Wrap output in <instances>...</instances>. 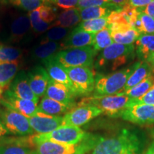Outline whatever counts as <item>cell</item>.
<instances>
[{"instance_id":"cell-2","label":"cell","mask_w":154,"mask_h":154,"mask_svg":"<svg viewBox=\"0 0 154 154\" xmlns=\"http://www.w3.org/2000/svg\"><path fill=\"white\" fill-rule=\"evenodd\" d=\"M134 57L135 46L134 44L124 45L113 43L102 50L97 57L94 66L99 74L103 72L109 74L132 61Z\"/></svg>"},{"instance_id":"cell-5","label":"cell","mask_w":154,"mask_h":154,"mask_svg":"<svg viewBox=\"0 0 154 154\" xmlns=\"http://www.w3.org/2000/svg\"><path fill=\"white\" fill-rule=\"evenodd\" d=\"M99 139V137L88 134L82 142L76 145L42 141L36 144L32 154H85L94 149Z\"/></svg>"},{"instance_id":"cell-26","label":"cell","mask_w":154,"mask_h":154,"mask_svg":"<svg viewBox=\"0 0 154 154\" xmlns=\"http://www.w3.org/2000/svg\"><path fill=\"white\" fill-rule=\"evenodd\" d=\"M31 27L29 17L27 15L20 16L15 19L11 25V38L18 40L27 33Z\"/></svg>"},{"instance_id":"cell-12","label":"cell","mask_w":154,"mask_h":154,"mask_svg":"<svg viewBox=\"0 0 154 154\" xmlns=\"http://www.w3.org/2000/svg\"><path fill=\"white\" fill-rule=\"evenodd\" d=\"M0 103L2 106L12 109L27 118L34 116L37 113V103L29 100L20 99L11 93L9 89L6 90L4 93Z\"/></svg>"},{"instance_id":"cell-6","label":"cell","mask_w":154,"mask_h":154,"mask_svg":"<svg viewBox=\"0 0 154 154\" xmlns=\"http://www.w3.org/2000/svg\"><path fill=\"white\" fill-rule=\"evenodd\" d=\"M87 133L79 127L61 126L47 134H37L30 136L33 149L36 143L42 141H51L67 145L79 143L87 136Z\"/></svg>"},{"instance_id":"cell-42","label":"cell","mask_w":154,"mask_h":154,"mask_svg":"<svg viewBox=\"0 0 154 154\" xmlns=\"http://www.w3.org/2000/svg\"><path fill=\"white\" fill-rule=\"evenodd\" d=\"M139 12L144 13V14L149 15L154 19V0L151 2V3L146 5V7H141V8L137 9Z\"/></svg>"},{"instance_id":"cell-22","label":"cell","mask_w":154,"mask_h":154,"mask_svg":"<svg viewBox=\"0 0 154 154\" xmlns=\"http://www.w3.org/2000/svg\"><path fill=\"white\" fill-rule=\"evenodd\" d=\"M71 109L60 102L44 96L37 106V112L51 116H59L67 113Z\"/></svg>"},{"instance_id":"cell-29","label":"cell","mask_w":154,"mask_h":154,"mask_svg":"<svg viewBox=\"0 0 154 154\" xmlns=\"http://www.w3.org/2000/svg\"><path fill=\"white\" fill-rule=\"evenodd\" d=\"M108 19L107 17L103 18L91 19V20L83 21L80 24H79L77 28L81 30L85 31L88 33L96 34L103 29L108 27Z\"/></svg>"},{"instance_id":"cell-16","label":"cell","mask_w":154,"mask_h":154,"mask_svg":"<svg viewBox=\"0 0 154 154\" xmlns=\"http://www.w3.org/2000/svg\"><path fill=\"white\" fill-rule=\"evenodd\" d=\"M114 43L131 45L136 42L140 33L130 25L124 24H111L108 25Z\"/></svg>"},{"instance_id":"cell-27","label":"cell","mask_w":154,"mask_h":154,"mask_svg":"<svg viewBox=\"0 0 154 154\" xmlns=\"http://www.w3.org/2000/svg\"><path fill=\"white\" fill-rule=\"evenodd\" d=\"M154 86V76H151L146 79L142 81L137 85L132 87L127 91L120 93V94H124L131 99H136L143 96L146 94L151 88Z\"/></svg>"},{"instance_id":"cell-43","label":"cell","mask_w":154,"mask_h":154,"mask_svg":"<svg viewBox=\"0 0 154 154\" xmlns=\"http://www.w3.org/2000/svg\"><path fill=\"white\" fill-rule=\"evenodd\" d=\"M11 133L7 129L3 123L0 121V138H4L6 136H8Z\"/></svg>"},{"instance_id":"cell-32","label":"cell","mask_w":154,"mask_h":154,"mask_svg":"<svg viewBox=\"0 0 154 154\" xmlns=\"http://www.w3.org/2000/svg\"><path fill=\"white\" fill-rule=\"evenodd\" d=\"M22 51L18 48L0 45V63L19 61Z\"/></svg>"},{"instance_id":"cell-10","label":"cell","mask_w":154,"mask_h":154,"mask_svg":"<svg viewBox=\"0 0 154 154\" xmlns=\"http://www.w3.org/2000/svg\"><path fill=\"white\" fill-rule=\"evenodd\" d=\"M100 109L92 106H77L63 116V126L79 127L101 114Z\"/></svg>"},{"instance_id":"cell-14","label":"cell","mask_w":154,"mask_h":154,"mask_svg":"<svg viewBox=\"0 0 154 154\" xmlns=\"http://www.w3.org/2000/svg\"><path fill=\"white\" fill-rule=\"evenodd\" d=\"M50 99L60 102L72 109L75 106V95L69 88L50 79L45 95Z\"/></svg>"},{"instance_id":"cell-4","label":"cell","mask_w":154,"mask_h":154,"mask_svg":"<svg viewBox=\"0 0 154 154\" xmlns=\"http://www.w3.org/2000/svg\"><path fill=\"white\" fill-rule=\"evenodd\" d=\"M132 99L124 94L92 96L84 98L78 106H92L100 109L102 113L113 117L121 116V113L131 105Z\"/></svg>"},{"instance_id":"cell-44","label":"cell","mask_w":154,"mask_h":154,"mask_svg":"<svg viewBox=\"0 0 154 154\" xmlns=\"http://www.w3.org/2000/svg\"><path fill=\"white\" fill-rule=\"evenodd\" d=\"M128 0H111V2L121 7V8H122L124 5H126L128 3Z\"/></svg>"},{"instance_id":"cell-35","label":"cell","mask_w":154,"mask_h":154,"mask_svg":"<svg viewBox=\"0 0 154 154\" xmlns=\"http://www.w3.org/2000/svg\"><path fill=\"white\" fill-rule=\"evenodd\" d=\"M91 7H108L113 10H119L121 7L111 2V0H79L77 9H82Z\"/></svg>"},{"instance_id":"cell-8","label":"cell","mask_w":154,"mask_h":154,"mask_svg":"<svg viewBox=\"0 0 154 154\" xmlns=\"http://www.w3.org/2000/svg\"><path fill=\"white\" fill-rule=\"evenodd\" d=\"M75 96H88L94 91L95 76L91 68L84 66L66 68Z\"/></svg>"},{"instance_id":"cell-1","label":"cell","mask_w":154,"mask_h":154,"mask_svg":"<svg viewBox=\"0 0 154 154\" xmlns=\"http://www.w3.org/2000/svg\"><path fill=\"white\" fill-rule=\"evenodd\" d=\"M142 141L137 134L123 129L109 138H101L91 154H140Z\"/></svg>"},{"instance_id":"cell-30","label":"cell","mask_w":154,"mask_h":154,"mask_svg":"<svg viewBox=\"0 0 154 154\" xmlns=\"http://www.w3.org/2000/svg\"><path fill=\"white\" fill-rule=\"evenodd\" d=\"M113 43V41L111 38V31L109 28L106 27L95 34L92 46H93L94 50L99 52V51L106 49Z\"/></svg>"},{"instance_id":"cell-9","label":"cell","mask_w":154,"mask_h":154,"mask_svg":"<svg viewBox=\"0 0 154 154\" xmlns=\"http://www.w3.org/2000/svg\"><path fill=\"white\" fill-rule=\"evenodd\" d=\"M0 121L11 134L28 136L34 134L27 117L7 107L0 108Z\"/></svg>"},{"instance_id":"cell-45","label":"cell","mask_w":154,"mask_h":154,"mask_svg":"<svg viewBox=\"0 0 154 154\" xmlns=\"http://www.w3.org/2000/svg\"><path fill=\"white\" fill-rule=\"evenodd\" d=\"M145 154H154V141L151 144L149 149L146 151Z\"/></svg>"},{"instance_id":"cell-31","label":"cell","mask_w":154,"mask_h":154,"mask_svg":"<svg viewBox=\"0 0 154 154\" xmlns=\"http://www.w3.org/2000/svg\"><path fill=\"white\" fill-rule=\"evenodd\" d=\"M134 29L140 34H154V19L144 13L140 12Z\"/></svg>"},{"instance_id":"cell-3","label":"cell","mask_w":154,"mask_h":154,"mask_svg":"<svg viewBox=\"0 0 154 154\" xmlns=\"http://www.w3.org/2000/svg\"><path fill=\"white\" fill-rule=\"evenodd\" d=\"M139 61L117 72L109 74H96L94 96H108L122 92L128 77L136 68Z\"/></svg>"},{"instance_id":"cell-39","label":"cell","mask_w":154,"mask_h":154,"mask_svg":"<svg viewBox=\"0 0 154 154\" xmlns=\"http://www.w3.org/2000/svg\"><path fill=\"white\" fill-rule=\"evenodd\" d=\"M134 104H148L154 106V86L143 96L136 99H132L131 105Z\"/></svg>"},{"instance_id":"cell-11","label":"cell","mask_w":154,"mask_h":154,"mask_svg":"<svg viewBox=\"0 0 154 154\" xmlns=\"http://www.w3.org/2000/svg\"><path fill=\"white\" fill-rule=\"evenodd\" d=\"M124 120L138 125H148L154 123V106L134 104L127 107L121 113Z\"/></svg>"},{"instance_id":"cell-15","label":"cell","mask_w":154,"mask_h":154,"mask_svg":"<svg viewBox=\"0 0 154 154\" xmlns=\"http://www.w3.org/2000/svg\"><path fill=\"white\" fill-rule=\"evenodd\" d=\"M27 79L31 89L38 98L45 95L50 78L43 66L34 67L27 73Z\"/></svg>"},{"instance_id":"cell-17","label":"cell","mask_w":154,"mask_h":154,"mask_svg":"<svg viewBox=\"0 0 154 154\" xmlns=\"http://www.w3.org/2000/svg\"><path fill=\"white\" fill-rule=\"evenodd\" d=\"M8 89L17 97L38 103V98L31 89L28 82L27 74L24 71L17 73Z\"/></svg>"},{"instance_id":"cell-36","label":"cell","mask_w":154,"mask_h":154,"mask_svg":"<svg viewBox=\"0 0 154 154\" xmlns=\"http://www.w3.org/2000/svg\"><path fill=\"white\" fill-rule=\"evenodd\" d=\"M11 5L24 11H33L44 3V0H7Z\"/></svg>"},{"instance_id":"cell-46","label":"cell","mask_w":154,"mask_h":154,"mask_svg":"<svg viewBox=\"0 0 154 154\" xmlns=\"http://www.w3.org/2000/svg\"><path fill=\"white\" fill-rule=\"evenodd\" d=\"M147 63H149L150 65H151V66L153 68V69L154 70V54L153 55L151 56V57L150 58V59L146 61Z\"/></svg>"},{"instance_id":"cell-24","label":"cell","mask_w":154,"mask_h":154,"mask_svg":"<svg viewBox=\"0 0 154 154\" xmlns=\"http://www.w3.org/2000/svg\"><path fill=\"white\" fill-rule=\"evenodd\" d=\"M19 69V61L0 63V87L3 90L10 86Z\"/></svg>"},{"instance_id":"cell-7","label":"cell","mask_w":154,"mask_h":154,"mask_svg":"<svg viewBox=\"0 0 154 154\" xmlns=\"http://www.w3.org/2000/svg\"><path fill=\"white\" fill-rule=\"evenodd\" d=\"M97 53L93 47H86L59 51L54 58L65 68L77 66L91 68Z\"/></svg>"},{"instance_id":"cell-41","label":"cell","mask_w":154,"mask_h":154,"mask_svg":"<svg viewBox=\"0 0 154 154\" xmlns=\"http://www.w3.org/2000/svg\"><path fill=\"white\" fill-rule=\"evenodd\" d=\"M153 0H128V5L134 8H141V7H146L150 4Z\"/></svg>"},{"instance_id":"cell-20","label":"cell","mask_w":154,"mask_h":154,"mask_svg":"<svg viewBox=\"0 0 154 154\" xmlns=\"http://www.w3.org/2000/svg\"><path fill=\"white\" fill-rule=\"evenodd\" d=\"M154 70L151 66V65L146 61H139L137 67L134 69L125 84V86L122 92L134 87L142 81L146 79L148 77L152 76ZM121 92V93H122Z\"/></svg>"},{"instance_id":"cell-25","label":"cell","mask_w":154,"mask_h":154,"mask_svg":"<svg viewBox=\"0 0 154 154\" xmlns=\"http://www.w3.org/2000/svg\"><path fill=\"white\" fill-rule=\"evenodd\" d=\"M80 13L79 9L72 8L65 9L57 17L55 22L51 26H60L63 28H70L80 22Z\"/></svg>"},{"instance_id":"cell-19","label":"cell","mask_w":154,"mask_h":154,"mask_svg":"<svg viewBox=\"0 0 154 154\" xmlns=\"http://www.w3.org/2000/svg\"><path fill=\"white\" fill-rule=\"evenodd\" d=\"M43 63L45 65L46 70L51 80L63 84L72 91V84L69 79L66 68L58 62L54 57L44 61Z\"/></svg>"},{"instance_id":"cell-40","label":"cell","mask_w":154,"mask_h":154,"mask_svg":"<svg viewBox=\"0 0 154 154\" xmlns=\"http://www.w3.org/2000/svg\"><path fill=\"white\" fill-rule=\"evenodd\" d=\"M45 2L52 4L59 8L69 9L77 7L79 0H44V3Z\"/></svg>"},{"instance_id":"cell-13","label":"cell","mask_w":154,"mask_h":154,"mask_svg":"<svg viewBox=\"0 0 154 154\" xmlns=\"http://www.w3.org/2000/svg\"><path fill=\"white\" fill-rule=\"evenodd\" d=\"M30 126L37 134H47L63 126V116H51L39 112L34 116L29 117Z\"/></svg>"},{"instance_id":"cell-34","label":"cell","mask_w":154,"mask_h":154,"mask_svg":"<svg viewBox=\"0 0 154 154\" xmlns=\"http://www.w3.org/2000/svg\"><path fill=\"white\" fill-rule=\"evenodd\" d=\"M69 30L67 28H63L60 26H56L52 29H49V31L42 38L41 43H45L47 42H57L62 39L69 34Z\"/></svg>"},{"instance_id":"cell-33","label":"cell","mask_w":154,"mask_h":154,"mask_svg":"<svg viewBox=\"0 0 154 154\" xmlns=\"http://www.w3.org/2000/svg\"><path fill=\"white\" fill-rule=\"evenodd\" d=\"M29 17L30 19L31 27L33 29V30L37 33H42L46 31L49 29L51 25L48 23L44 22L42 21L39 16V9L36 8L33 11H31L29 12Z\"/></svg>"},{"instance_id":"cell-28","label":"cell","mask_w":154,"mask_h":154,"mask_svg":"<svg viewBox=\"0 0 154 154\" xmlns=\"http://www.w3.org/2000/svg\"><path fill=\"white\" fill-rule=\"evenodd\" d=\"M80 13L81 19L82 21L91 20V19L107 17L113 9L108 7H91L82 9H79Z\"/></svg>"},{"instance_id":"cell-23","label":"cell","mask_w":154,"mask_h":154,"mask_svg":"<svg viewBox=\"0 0 154 154\" xmlns=\"http://www.w3.org/2000/svg\"><path fill=\"white\" fill-rule=\"evenodd\" d=\"M61 49V44L57 42H47L41 43L32 51V57L34 59L40 60L42 63L51 59L57 54Z\"/></svg>"},{"instance_id":"cell-47","label":"cell","mask_w":154,"mask_h":154,"mask_svg":"<svg viewBox=\"0 0 154 154\" xmlns=\"http://www.w3.org/2000/svg\"><path fill=\"white\" fill-rule=\"evenodd\" d=\"M3 91L4 90L0 87V101H1V99H2V96H3Z\"/></svg>"},{"instance_id":"cell-38","label":"cell","mask_w":154,"mask_h":154,"mask_svg":"<svg viewBox=\"0 0 154 154\" xmlns=\"http://www.w3.org/2000/svg\"><path fill=\"white\" fill-rule=\"evenodd\" d=\"M38 9H39L40 18L44 22L50 24L57 19V16L56 14L54 9L47 4L44 3L43 5L38 7Z\"/></svg>"},{"instance_id":"cell-21","label":"cell","mask_w":154,"mask_h":154,"mask_svg":"<svg viewBox=\"0 0 154 154\" xmlns=\"http://www.w3.org/2000/svg\"><path fill=\"white\" fill-rule=\"evenodd\" d=\"M154 54V34H140L136 42V54L141 61H147Z\"/></svg>"},{"instance_id":"cell-18","label":"cell","mask_w":154,"mask_h":154,"mask_svg":"<svg viewBox=\"0 0 154 154\" xmlns=\"http://www.w3.org/2000/svg\"><path fill=\"white\" fill-rule=\"evenodd\" d=\"M94 35L95 34L88 33L76 27L68 34L63 43L61 44V49L91 47L93 45Z\"/></svg>"},{"instance_id":"cell-37","label":"cell","mask_w":154,"mask_h":154,"mask_svg":"<svg viewBox=\"0 0 154 154\" xmlns=\"http://www.w3.org/2000/svg\"><path fill=\"white\" fill-rule=\"evenodd\" d=\"M32 149L16 145L0 146V154H32Z\"/></svg>"}]
</instances>
